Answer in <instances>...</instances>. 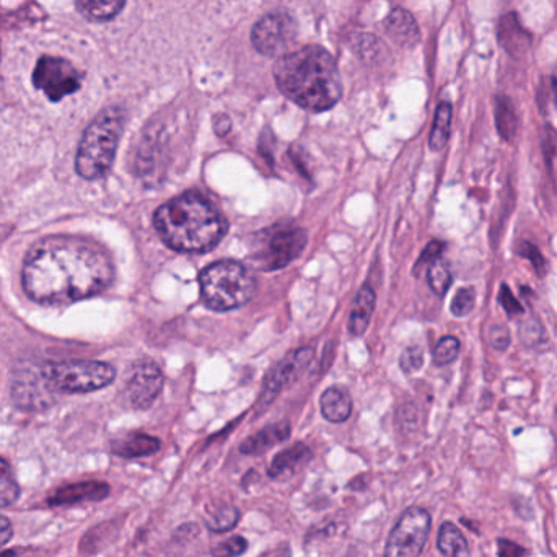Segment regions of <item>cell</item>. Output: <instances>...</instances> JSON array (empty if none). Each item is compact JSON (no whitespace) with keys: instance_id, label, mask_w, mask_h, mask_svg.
Masks as SVG:
<instances>
[{"instance_id":"cell-33","label":"cell","mask_w":557,"mask_h":557,"mask_svg":"<svg viewBox=\"0 0 557 557\" xmlns=\"http://www.w3.org/2000/svg\"><path fill=\"white\" fill-rule=\"evenodd\" d=\"M228 131H231V120L225 116L218 117V123H215V133H218L219 136H225Z\"/></svg>"},{"instance_id":"cell-19","label":"cell","mask_w":557,"mask_h":557,"mask_svg":"<svg viewBox=\"0 0 557 557\" xmlns=\"http://www.w3.org/2000/svg\"><path fill=\"white\" fill-rule=\"evenodd\" d=\"M437 548L444 557H470L467 539L450 522H445L438 530Z\"/></svg>"},{"instance_id":"cell-1","label":"cell","mask_w":557,"mask_h":557,"mask_svg":"<svg viewBox=\"0 0 557 557\" xmlns=\"http://www.w3.org/2000/svg\"><path fill=\"white\" fill-rule=\"evenodd\" d=\"M103 248L77 237L45 238L26 258L23 287L41 305H69L103 292L113 281Z\"/></svg>"},{"instance_id":"cell-6","label":"cell","mask_w":557,"mask_h":557,"mask_svg":"<svg viewBox=\"0 0 557 557\" xmlns=\"http://www.w3.org/2000/svg\"><path fill=\"white\" fill-rule=\"evenodd\" d=\"M45 376L55 392L90 393L110 385L116 372L97 360H69L46 367Z\"/></svg>"},{"instance_id":"cell-32","label":"cell","mask_w":557,"mask_h":557,"mask_svg":"<svg viewBox=\"0 0 557 557\" xmlns=\"http://www.w3.org/2000/svg\"><path fill=\"white\" fill-rule=\"evenodd\" d=\"M263 557H292V549L290 546L285 545L284 543V545L276 546V548L268 552Z\"/></svg>"},{"instance_id":"cell-5","label":"cell","mask_w":557,"mask_h":557,"mask_svg":"<svg viewBox=\"0 0 557 557\" xmlns=\"http://www.w3.org/2000/svg\"><path fill=\"white\" fill-rule=\"evenodd\" d=\"M201 297L215 311L235 310L253 297V273L237 261H218L199 274Z\"/></svg>"},{"instance_id":"cell-11","label":"cell","mask_w":557,"mask_h":557,"mask_svg":"<svg viewBox=\"0 0 557 557\" xmlns=\"http://www.w3.org/2000/svg\"><path fill=\"white\" fill-rule=\"evenodd\" d=\"M314 350L311 347H301L288 354L281 363H277L267 379H264L263 393H261L260 406H270L276 399L278 393L290 385L305 372L311 360H313Z\"/></svg>"},{"instance_id":"cell-15","label":"cell","mask_w":557,"mask_h":557,"mask_svg":"<svg viewBox=\"0 0 557 557\" xmlns=\"http://www.w3.org/2000/svg\"><path fill=\"white\" fill-rule=\"evenodd\" d=\"M160 447H162V444H160L159 438L152 437V435L140 434V432L116 438L113 445H111L113 454L123 458L149 457V455L157 454Z\"/></svg>"},{"instance_id":"cell-14","label":"cell","mask_w":557,"mask_h":557,"mask_svg":"<svg viewBox=\"0 0 557 557\" xmlns=\"http://www.w3.org/2000/svg\"><path fill=\"white\" fill-rule=\"evenodd\" d=\"M288 437H290V424L288 422H276V424L268 425L257 434L245 438L244 444L240 445V451L244 455L257 457V455L264 454V451L273 448L274 445L287 441Z\"/></svg>"},{"instance_id":"cell-18","label":"cell","mask_w":557,"mask_h":557,"mask_svg":"<svg viewBox=\"0 0 557 557\" xmlns=\"http://www.w3.org/2000/svg\"><path fill=\"white\" fill-rule=\"evenodd\" d=\"M110 487L104 483H81L74 484V486L65 487V490L59 491L52 499H49V504L58 506V504H75L84 503V500H101L108 496Z\"/></svg>"},{"instance_id":"cell-4","label":"cell","mask_w":557,"mask_h":557,"mask_svg":"<svg viewBox=\"0 0 557 557\" xmlns=\"http://www.w3.org/2000/svg\"><path fill=\"white\" fill-rule=\"evenodd\" d=\"M124 114L120 108L101 111L82 137L75 170L85 180H98L113 166L123 133Z\"/></svg>"},{"instance_id":"cell-8","label":"cell","mask_w":557,"mask_h":557,"mask_svg":"<svg viewBox=\"0 0 557 557\" xmlns=\"http://www.w3.org/2000/svg\"><path fill=\"white\" fill-rule=\"evenodd\" d=\"M33 84L45 91L51 101H61L81 88L82 75L71 62L52 55H42L33 72Z\"/></svg>"},{"instance_id":"cell-7","label":"cell","mask_w":557,"mask_h":557,"mask_svg":"<svg viewBox=\"0 0 557 557\" xmlns=\"http://www.w3.org/2000/svg\"><path fill=\"white\" fill-rule=\"evenodd\" d=\"M431 513L422 507L403 512L386 542L385 557H419L431 533Z\"/></svg>"},{"instance_id":"cell-9","label":"cell","mask_w":557,"mask_h":557,"mask_svg":"<svg viewBox=\"0 0 557 557\" xmlns=\"http://www.w3.org/2000/svg\"><path fill=\"white\" fill-rule=\"evenodd\" d=\"M307 245V234L298 227H278L268 232L255 261L263 271L281 270L295 260Z\"/></svg>"},{"instance_id":"cell-20","label":"cell","mask_w":557,"mask_h":557,"mask_svg":"<svg viewBox=\"0 0 557 557\" xmlns=\"http://www.w3.org/2000/svg\"><path fill=\"white\" fill-rule=\"evenodd\" d=\"M386 29L395 41L403 42V45H412L418 41V26L406 10H395L386 20Z\"/></svg>"},{"instance_id":"cell-17","label":"cell","mask_w":557,"mask_h":557,"mask_svg":"<svg viewBox=\"0 0 557 557\" xmlns=\"http://www.w3.org/2000/svg\"><path fill=\"white\" fill-rule=\"evenodd\" d=\"M375 300L373 288L370 285H363L357 294L352 311H350L349 331L352 336H362L366 333L370 318H372L373 308H375Z\"/></svg>"},{"instance_id":"cell-16","label":"cell","mask_w":557,"mask_h":557,"mask_svg":"<svg viewBox=\"0 0 557 557\" xmlns=\"http://www.w3.org/2000/svg\"><path fill=\"white\" fill-rule=\"evenodd\" d=\"M320 408L326 421L341 424V422L347 421L352 412V398L347 389L333 386L321 396Z\"/></svg>"},{"instance_id":"cell-31","label":"cell","mask_w":557,"mask_h":557,"mask_svg":"<svg viewBox=\"0 0 557 557\" xmlns=\"http://www.w3.org/2000/svg\"><path fill=\"white\" fill-rule=\"evenodd\" d=\"M12 539V525L5 517H0V548L5 546Z\"/></svg>"},{"instance_id":"cell-26","label":"cell","mask_w":557,"mask_h":557,"mask_svg":"<svg viewBox=\"0 0 557 557\" xmlns=\"http://www.w3.org/2000/svg\"><path fill=\"white\" fill-rule=\"evenodd\" d=\"M460 354V341L457 337H444L434 349V362L437 366H448Z\"/></svg>"},{"instance_id":"cell-27","label":"cell","mask_w":557,"mask_h":557,"mask_svg":"<svg viewBox=\"0 0 557 557\" xmlns=\"http://www.w3.org/2000/svg\"><path fill=\"white\" fill-rule=\"evenodd\" d=\"M248 542L244 536H232L212 548V557H240L247 553Z\"/></svg>"},{"instance_id":"cell-23","label":"cell","mask_w":557,"mask_h":557,"mask_svg":"<svg viewBox=\"0 0 557 557\" xmlns=\"http://www.w3.org/2000/svg\"><path fill=\"white\" fill-rule=\"evenodd\" d=\"M451 126V107L450 103H441L435 114L434 127H432L431 139L429 146L432 150L444 149L450 136Z\"/></svg>"},{"instance_id":"cell-24","label":"cell","mask_w":557,"mask_h":557,"mask_svg":"<svg viewBox=\"0 0 557 557\" xmlns=\"http://www.w3.org/2000/svg\"><path fill=\"white\" fill-rule=\"evenodd\" d=\"M20 487L13 476L12 468L0 458V507H9L18 499Z\"/></svg>"},{"instance_id":"cell-29","label":"cell","mask_w":557,"mask_h":557,"mask_svg":"<svg viewBox=\"0 0 557 557\" xmlns=\"http://www.w3.org/2000/svg\"><path fill=\"white\" fill-rule=\"evenodd\" d=\"M422 363H424V352L421 347H408L399 360V366L405 372H416L421 369Z\"/></svg>"},{"instance_id":"cell-13","label":"cell","mask_w":557,"mask_h":557,"mask_svg":"<svg viewBox=\"0 0 557 557\" xmlns=\"http://www.w3.org/2000/svg\"><path fill=\"white\" fill-rule=\"evenodd\" d=\"M313 458V454H311L310 448L307 445L298 444L292 445L287 450L281 451V454L276 455L273 463L270 467V478L273 480H288V478L294 476L301 467L308 463V461Z\"/></svg>"},{"instance_id":"cell-22","label":"cell","mask_w":557,"mask_h":557,"mask_svg":"<svg viewBox=\"0 0 557 557\" xmlns=\"http://www.w3.org/2000/svg\"><path fill=\"white\" fill-rule=\"evenodd\" d=\"M238 522H240V510L234 506L218 507L206 517V527L214 533L231 532Z\"/></svg>"},{"instance_id":"cell-3","label":"cell","mask_w":557,"mask_h":557,"mask_svg":"<svg viewBox=\"0 0 557 557\" xmlns=\"http://www.w3.org/2000/svg\"><path fill=\"white\" fill-rule=\"evenodd\" d=\"M153 225L162 240L182 253H206L227 232L221 212L196 193H186L157 209Z\"/></svg>"},{"instance_id":"cell-12","label":"cell","mask_w":557,"mask_h":557,"mask_svg":"<svg viewBox=\"0 0 557 557\" xmlns=\"http://www.w3.org/2000/svg\"><path fill=\"white\" fill-rule=\"evenodd\" d=\"M163 388V375L153 362H140L131 370L126 395L136 409H147L153 405Z\"/></svg>"},{"instance_id":"cell-25","label":"cell","mask_w":557,"mask_h":557,"mask_svg":"<svg viewBox=\"0 0 557 557\" xmlns=\"http://www.w3.org/2000/svg\"><path fill=\"white\" fill-rule=\"evenodd\" d=\"M428 278L432 290L441 295V297L447 294L448 288H450V270H448L447 264L442 260H435L434 263L429 264Z\"/></svg>"},{"instance_id":"cell-30","label":"cell","mask_w":557,"mask_h":557,"mask_svg":"<svg viewBox=\"0 0 557 557\" xmlns=\"http://www.w3.org/2000/svg\"><path fill=\"white\" fill-rule=\"evenodd\" d=\"M441 250L442 244H438V242H432V244H429V247L425 248L424 253H422V257L419 258L418 264H416V267L422 268L424 267V264L434 263V261L437 260Z\"/></svg>"},{"instance_id":"cell-10","label":"cell","mask_w":557,"mask_h":557,"mask_svg":"<svg viewBox=\"0 0 557 557\" xmlns=\"http://www.w3.org/2000/svg\"><path fill=\"white\" fill-rule=\"evenodd\" d=\"M297 35V26L290 15L282 12L270 13L255 25L251 32L257 51L264 55H278L287 51Z\"/></svg>"},{"instance_id":"cell-2","label":"cell","mask_w":557,"mask_h":557,"mask_svg":"<svg viewBox=\"0 0 557 557\" xmlns=\"http://www.w3.org/2000/svg\"><path fill=\"white\" fill-rule=\"evenodd\" d=\"M274 77L288 100L313 113L331 110L343 95L336 61L320 46H307L278 58Z\"/></svg>"},{"instance_id":"cell-28","label":"cell","mask_w":557,"mask_h":557,"mask_svg":"<svg viewBox=\"0 0 557 557\" xmlns=\"http://www.w3.org/2000/svg\"><path fill=\"white\" fill-rule=\"evenodd\" d=\"M474 307V292L473 288H460L458 294L455 295L451 301V311L457 317H467Z\"/></svg>"},{"instance_id":"cell-21","label":"cell","mask_w":557,"mask_h":557,"mask_svg":"<svg viewBox=\"0 0 557 557\" xmlns=\"http://www.w3.org/2000/svg\"><path fill=\"white\" fill-rule=\"evenodd\" d=\"M126 0H77L78 10L91 22H108L123 10Z\"/></svg>"}]
</instances>
